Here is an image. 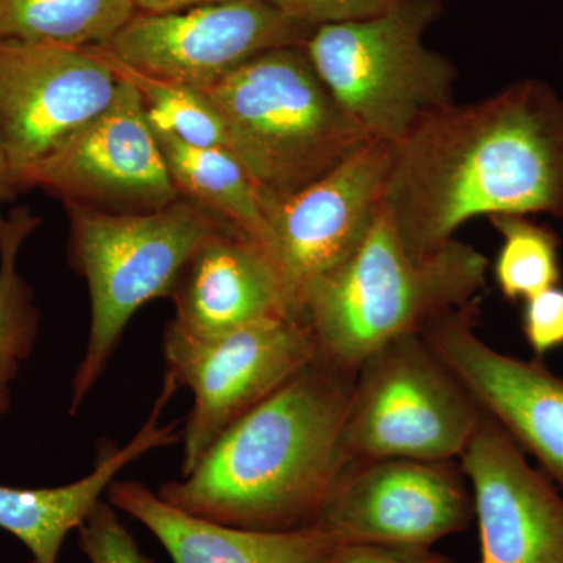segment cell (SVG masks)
Here are the masks:
<instances>
[{
	"label": "cell",
	"instance_id": "6da1fadb",
	"mask_svg": "<svg viewBox=\"0 0 563 563\" xmlns=\"http://www.w3.org/2000/svg\"><path fill=\"white\" fill-rule=\"evenodd\" d=\"M383 209L417 254L451 242L473 218H562V99L547 81L525 79L426 118L393 144Z\"/></svg>",
	"mask_w": 563,
	"mask_h": 563
},
{
	"label": "cell",
	"instance_id": "7a4b0ae2",
	"mask_svg": "<svg viewBox=\"0 0 563 563\" xmlns=\"http://www.w3.org/2000/svg\"><path fill=\"white\" fill-rule=\"evenodd\" d=\"M357 369L314 355L214 440L158 495L185 512L251 531L318 525L344 466L342 435Z\"/></svg>",
	"mask_w": 563,
	"mask_h": 563
},
{
	"label": "cell",
	"instance_id": "3957f363",
	"mask_svg": "<svg viewBox=\"0 0 563 563\" xmlns=\"http://www.w3.org/2000/svg\"><path fill=\"white\" fill-rule=\"evenodd\" d=\"M487 273L483 252L457 239L429 254L410 251L380 206L350 257L303 292L299 317L318 354L357 369L393 340L479 301Z\"/></svg>",
	"mask_w": 563,
	"mask_h": 563
},
{
	"label": "cell",
	"instance_id": "277c9868",
	"mask_svg": "<svg viewBox=\"0 0 563 563\" xmlns=\"http://www.w3.org/2000/svg\"><path fill=\"white\" fill-rule=\"evenodd\" d=\"M202 91L220 113L228 151L268 209L369 141L322 84L303 46L263 52Z\"/></svg>",
	"mask_w": 563,
	"mask_h": 563
},
{
	"label": "cell",
	"instance_id": "5b68a950",
	"mask_svg": "<svg viewBox=\"0 0 563 563\" xmlns=\"http://www.w3.org/2000/svg\"><path fill=\"white\" fill-rule=\"evenodd\" d=\"M63 206L69 218L70 266L87 280L91 299L87 347L70 384L69 413L76 415L101 380L133 314L154 299L169 298L191 255L225 229L184 198L141 213Z\"/></svg>",
	"mask_w": 563,
	"mask_h": 563
},
{
	"label": "cell",
	"instance_id": "8992f818",
	"mask_svg": "<svg viewBox=\"0 0 563 563\" xmlns=\"http://www.w3.org/2000/svg\"><path fill=\"white\" fill-rule=\"evenodd\" d=\"M443 0H402L372 20L324 24L303 44L333 99L369 140L396 144L454 106V63L422 43Z\"/></svg>",
	"mask_w": 563,
	"mask_h": 563
},
{
	"label": "cell",
	"instance_id": "52a82bcc",
	"mask_svg": "<svg viewBox=\"0 0 563 563\" xmlns=\"http://www.w3.org/2000/svg\"><path fill=\"white\" fill-rule=\"evenodd\" d=\"M481 413L421 333L399 336L358 365L343 426L344 466L383 459L454 461Z\"/></svg>",
	"mask_w": 563,
	"mask_h": 563
},
{
	"label": "cell",
	"instance_id": "ba28073f",
	"mask_svg": "<svg viewBox=\"0 0 563 563\" xmlns=\"http://www.w3.org/2000/svg\"><path fill=\"white\" fill-rule=\"evenodd\" d=\"M162 351L165 380L192 393L181 432L184 477L229 426L312 361L318 346L301 318L276 317L207 339L168 322Z\"/></svg>",
	"mask_w": 563,
	"mask_h": 563
},
{
	"label": "cell",
	"instance_id": "9c48e42d",
	"mask_svg": "<svg viewBox=\"0 0 563 563\" xmlns=\"http://www.w3.org/2000/svg\"><path fill=\"white\" fill-rule=\"evenodd\" d=\"M21 187L118 213L161 210L180 199L143 99L124 80L107 109L22 174Z\"/></svg>",
	"mask_w": 563,
	"mask_h": 563
},
{
	"label": "cell",
	"instance_id": "30bf717a",
	"mask_svg": "<svg viewBox=\"0 0 563 563\" xmlns=\"http://www.w3.org/2000/svg\"><path fill=\"white\" fill-rule=\"evenodd\" d=\"M314 29L268 0H228L176 13H139L106 47L132 68L206 90L251 58L303 46Z\"/></svg>",
	"mask_w": 563,
	"mask_h": 563
},
{
	"label": "cell",
	"instance_id": "8fae6325",
	"mask_svg": "<svg viewBox=\"0 0 563 563\" xmlns=\"http://www.w3.org/2000/svg\"><path fill=\"white\" fill-rule=\"evenodd\" d=\"M473 520L472 490L454 461L383 459L344 466L317 526L346 543L432 548Z\"/></svg>",
	"mask_w": 563,
	"mask_h": 563
},
{
	"label": "cell",
	"instance_id": "7c38bea8",
	"mask_svg": "<svg viewBox=\"0 0 563 563\" xmlns=\"http://www.w3.org/2000/svg\"><path fill=\"white\" fill-rule=\"evenodd\" d=\"M391 155V143L369 140L331 173L269 207L274 268L292 317L301 318L307 288L365 239L383 206Z\"/></svg>",
	"mask_w": 563,
	"mask_h": 563
},
{
	"label": "cell",
	"instance_id": "4fadbf2b",
	"mask_svg": "<svg viewBox=\"0 0 563 563\" xmlns=\"http://www.w3.org/2000/svg\"><path fill=\"white\" fill-rule=\"evenodd\" d=\"M117 88L90 49L0 40V140L20 187L22 174L107 109Z\"/></svg>",
	"mask_w": 563,
	"mask_h": 563
},
{
	"label": "cell",
	"instance_id": "5bb4252c",
	"mask_svg": "<svg viewBox=\"0 0 563 563\" xmlns=\"http://www.w3.org/2000/svg\"><path fill=\"white\" fill-rule=\"evenodd\" d=\"M477 306L435 318L420 332L422 340L563 493V376L485 343L476 332Z\"/></svg>",
	"mask_w": 563,
	"mask_h": 563
},
{
	"label": "cell",
	"instance_id": "9a60e30c",
	"mask_svg": "<svg viewBox=\"0 0 563 563\" xmlns=\"http://www.w3.org/2000/svg\"><path fill=\"white\" fill-rule=\"evenodd\" d=\"M479 529V563H563V493L490 415L461 454Z\"/></svg>",
	"mask_w": 563,
	"mask_h": 563
},
{
	"label": "cell",
	"instance_id": "2e32d148",
	"mask_svg": "<svg viewBox=\"0 0 563 563\" xmlns=\"http://www.w3.org/2000/svg\"><path fill=\"white\" fill-rule=\"evenodd\" d=\"M169 298L176 306L173 324L196 339L292 317L272 261L225 231L214 233L191 255Z\"/></svg>",
	"mask_w": 563,
	"mask_h": 563
},
{
	"label": "cell",
	"instance_id": "e0dca14e",
	"mask_svg": "<svg viewBox=\"0 0 563 563\" xmlns=\"http://www.w3.org/2000/svg\"><path fill=\"white\" fill-rule=\"evenodd\" d=\"M106 498L154 533L173 563H325L346 543L320 526L268 532L214 523L173 506L139 481L114 479Z\"/></svg>",
	"mask_w": 563,
	"mask_h": 563
},
{
	"label": "cell",
	"instance_id": "ac0fdd59",
	"mask_svg": "<svg viewBox=\"0 0 563 563\" xmlns=\"http://www.w3.org/2000/svg\"><path fill=\"white\" fill-rule=\"evenodd\" d=\"M174 393L172 385L163 384L161 398L139 432L124 446H110L87 476L60 487L0 484V529L27 548L29 563H60L66 537L87 520L118 474L151 451L180 442L176 422H161L163 409Z\"/></svg>",
	"mask_w": 563,
	"mask_h": 563
},
{
	"label": "cell",
	"instance_id": "d6986e66",
	"mask_svg": "<svg viewBox=\"0 0 563 563\" xmlns=\"http://www.w3.org/2000/svg\"><path fill=\"white\" fill-rule=\"evenodd\" d=\"M154 132L180 198L254 244L273 263L268 206L242 163L220 147L192 146L169 133Z\"/></svg>",
	"mask_w": 563,
	"mask_h": 563
},
{
	"label": "cell",
	"instance_id": "ffe728a7",
	"mask_svg": "<svg viewBox=\"0 0 563 563\" xmlns=\"http://www.w3.org/2000/svg\"><path fill=\"white\" fill-rule=\"evenodd\" d=\"M40 225L29 207L3 213L0 206V418L10 412L13 383L38 342L41 312L20 272V255Z\"/></svg>",
	"mask_w": 563,
	"mask_h": 563
},
{
	"label": "cell",
	"instance_id": "44dd1931",
	"mask_svg": "<svg viewBox=\"0 0 563 563\" xmlns=\"http://www.w3.org/2000/svg\"><path fill=\"white\" fill-rule=\"evenodd\" d=\"M135 13L133 0H0V40L107 46Z\"/></svg>",
	"mask_w": 563,
	"mask_h": 563
},
{
	"label": "cell",
	"instance_id": "7402d4cb",
	"mask_svg": "<svg viewBox=\"0 0 563 563\" xmlns=\"http://www.w3.org/2000/svg\"><path fill=\"white\" fill-rule=\"evenodd\" d=\"M85 49L107 63L118 80L129 81L140 92L147 120L155 131L169 133L192 146L228 151V135L220 113L202 90L132 68L106 47Z\"/></svg>",
	"mask_w": 563,
	"mask_h": 563
},
{
	"label": "cell",
	"instance_id": "603a6c76",
	"mask_svg": "<svg viewBox=\"0 0 563 563\" xmlns=\"http://www.w3.org/2000/svg\"><path fill=\"white\" fill-rule=\"evenodd\" d=\"M488 220L503 236L493 276L507 301H526L559 285V240L551 229L520 214H498Z\"/></svg>",
	"mask_w": 563,
	"mask_h": 563
},
{
	"label": "cell",
	"instance_id": "cb8c5ba5",
	"mask_svg": "<svg viewBox=\"0 0 563 563\" xmlns=\"http://www.w3.org/2000/svg\"><path fill=\"white\" fill-rule=\"evenodd\" d=\"M77 531L81 553L90 563H154L107 499L99 501Z\"/></svg>",
	"mask_w": 563,
	"mask_h": 563
},
{
	"label": "cell",
	"instance_id": "d4e9b609",
	"mask_svg": "<svg viewBox=\"0 0 563 563\" xmlns=\"http://www.w3.org/2000/svg\"><path fill=\"white\" fill-rule=\"evenodd\" d=\"M292 20L320 27L372 20L395 9L402 0H268Z\"/></svg>",
	"mask_w": 563,
	"mask_h": 563
},
{
	"label": "cell",
	"instance_id": "484cf974",
	"mask_svg": "<svg viewBox=\"0 0 563 563\" xmlns=\"http://www.w3.org/2000/svg\"><path fill=\"white\" fill-rule=\"evenodd\" d=\"M521 328L537 357L563 346V288H548L526 299Z\"/></svg>",
	"mask_w": 563,
	"mask_h": 563
},
{
	"label": "cell",
	"instance_id": "4316f807",
	"mask_svg": "<svg viewBox=\"0 0 563 563\" xmlns=\"http://www.w3.org/2000/svg\"><path fill=\"white\" fill-rule=\"evenodd\" d=\"M325 563H457L432 548L344 543Z\"/></svg>",
	"mask_w": 563,
	"mask_h": 563
},
{
	"label": "cell",
	"instance_id": "83f0119b",
	"mask_svg": "<svg viewBox=\"0 0 563 563\" xmlns=\"http://www.w3.org/2000/svg\"><path fill=\"white\" fill-rule=\"evenodd\" d=\"M228 2V0H133L139 13L162 14L176 13L196 9V7L213 5V3Z\"/></svg>",
	"mask_w": 563,
	"mask_h": 563
},
{
	"label": "cell",
	"instance_id": "f1b7e54d",
	"mask_svg": "<svg viewBox=\"0 0 563 563\" xmlns=\"http://www.w3.org/2000/svg\"><path fill=\"white\" fill-rule=\"evenodd\" d=\"M21 192L24 191H22L16 177H14L5 147H3L2 140H0V206L16 201Z\"/></svg>",
	"mask_w": 563,
	"mask_h": 563
}]
</instances>
